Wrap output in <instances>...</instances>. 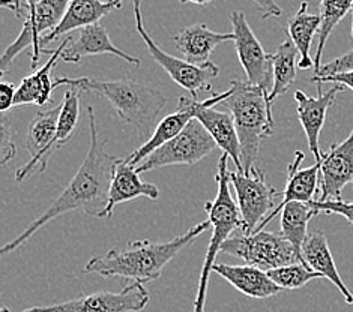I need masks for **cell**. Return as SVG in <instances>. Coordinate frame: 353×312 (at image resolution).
Returning a JSON list of instances; mask_svg holds the SVG:
<instances>
[{
    "instance_id": "cell-19",
    "label": "cell",
    "mask_w": 353,
    "mask_h": 312,
    "mask_svg": "<svg viewBox=\"0 0 353 312\" xmlns=\"http://www.w3.org/2000/svg\"><path fill=\"white\" fill-rule=\"evenodd\" d=\"M196 104L197 99L190 96H181L176 112L165 116L163 121H159L150 138L146 143H143L137 150H134L125 161L132 167H137L139 164L145 161L152 152L164 146L165 143H169L176 136H179V134L187 128V125L192 119H196Z\"/></svg>"
},
{
    "instance_id": "cell-42",
    "label": "cell",
    "mask_w": 353,
    "mask_h": 312,
    "mask_svg": "<svg viewBox=\"0 0 353 312\" xmlns=\"http://www.w3.org/2000/svg\"><path fill=\"white\" fill-rule=\"evenodd\" d=\"M179 2H182V0H179Z\"/></svg>"
},
{
    "instance_id": "cell-17",
    "label": "cell",
    "mask_w": 353,
    "mask_h": 312,
    "mask_svg": "<svg viewBox=\"0 0 353 312\" xmlns=\"http://www.w3.org/2000/svg\"><path fill=\"white\" fill-rule=\"evenodd\" d=\"M304 159L305 155L302 154V152H295V158H293L292 164H289L288 167V183H285V188L283 191V200L280 201V205H276L272 212L260 222L254 233L263 231L265 227L272 221L276 214H280L289 203H293V201H298V203H311V201H314V196L319 187V174H321L322 158L316 161L314 165H311L308 168H301V164Z\"/></svg>"
},
{
    "instance_id": "cell-34",
    "label": "cell",
    "mask_w": 353,
    "mask_h": 312,
    "mask_svg": "<svg viewBox=\"0 0 353 312\" xmlns=\"http://www.w3.org/2000/svg\"><path fill=\"white\" fill-rule=\"evenodd\" d=\"M311 83L316 84H325V83H332V84H340V86L350 89L353 92V70L347 72L330 75V77H311Z\"/></svg>"
},
{
    "instance_id": "cell-5",
    "label": "cell",
    "mask_w": 353,
    "mask_h": 312,
    "mask_svg": "<svg viewBox=\"0 0 353 312\" xmlns=\"http://www.w3.org/2000/svg\"><path fill=\"white\" fill-rule=\"evenodd\" d=\"M227 159H229V156L225 154H223L220 159H218V171L215 174V180L218 185L216 197L215 200L208 201L205 205L208 219L211 221L212 227V236L211 240H209L203 267H201L200 272V280L192 312H205L209 278H211V272L215 266L216 256L221 252V245L227 239H230L234 231L243 229L239 206L236 201L233 200L230 192L232 182L230 171L227 170Z\"/></svg>"
},
{
    "instance_id": "cell-10",
    "label": "cell",
    "mask_w": 353,
    "mask_h": 312,
    "mask_svg": "<svg viewBox=\"0 0 353 312\" xmlns=\"http://www.w3.org/2000/svg\"><path fill=\"white\" fill-rule=\"evenodd\" d=\"M230 182L238 196V206L243 221L242 231L253 234L265 215L276 207L279 191L268 183L266 173L254 167L248 174L230 171Z\"/></svg>"
},
{
    "instance_id": "cell-1",
    "label": "cell",
    "mask_w": 353,
    "mask_h": 312,
    "mask_svg": "<svg viewBox=\"0 0 353 312\" xmlns=\"http://www.w3.org/2000/svg\"><path fill=\"white\" fill-rule=\"evenodd\" d=\"M88 116L90 128V145L88 155L83 159L77 173H75L68 183V187L47 207L43 215L38 216L14 240L3 245L2 254H10V252L20 248L24 242H28L46 224L65 214L81 210L86 215L95 218H99V215L103 214L108 201V191H110L114 168L117 163L121 161V158L113 156L105 152L107 140L101 141L98 137L97 121L92 107H88Z\"/></svg>"
},
{
    "instance_id": "cell-20",
    "label": "cell",
    "mask_w": 353,
    "mask_h": 312,
    "mask_svg": "<svg viewBox=\"0 0 353 312\" xmlns=\"http://www.w3.org/2000/svg\"><path fill=\"white\" fill-rule=\"evenodd\" d=\"M122 8V0H71L68 11H66L62 23L48 35L41 39V48L66 35L72 30H80L83 28L99 23L103 17L108 15L114 10Z\"/></svg>"
},
{
    "instance_id": "cell-18",
    "label": "cell",
    "mask_w": 353,
    "mask_h": 312,
    "mask_svg": "<svg viewBox=\"0 0 353 312\" xmlns=\"http://www.w3.org/2000/svg\"><path fill=\"white\" fill-rule=\"evenodd\" d=\"M99 54H112L132 66H140V59L116 47L107 29L99 23L80 29L77 38L63 48L61 59L66 63H80L85 57Z\"/></svg>"
},
{
    "instance_id": "cell-7",
    "label": "cell",
    "mask_w": 353,
    "mask_h": 312,
    "mask_svg": "<svg viewBox=\"0 0 353 312\" xmlns=\"http://www.w3.org/2000/svg\"><path fill=\"white\" fill-rule=\"evenodd\" d=\"M132 11L134 19H136V29L141 39L145 41L149 54L152 56L154 61L161 66V68L170 75V79L178 84V86L188 90L191 98L199 101L200 90H211V83L220 75V68L212 62L205 65H192L185 61V59L174 57L167 54L164 50L159 47L157 42L149 35V32L145 28L141 14V0H132Z\"/></svg>"
},
{
    "instance_id": "cell-24",
    "label": "cell",
    "mask_w": 353,
    "mask_h": 312,
    "mask_svg": "<svg viewBox=\"0 0 353 312\" xmlns=\"http://www.w3.org/2000/svg\"><path fill=\"white\" fill-rule=\"evenodd\" d=\"M71 42V38H66L61 45H59L52 53L50 61L43 68L32 72L28 77H24L21 83L17 86L14 107L20 105H37L43 108L52 99L53 90L56 89L54 80H52V71L54 65L61 61L63 48Z\"/></svg>"
},
{
    "instance_id": "cell-15",
    "label": "cell",
    "mask_w": 353,
    "mask_h": 312,
    "mask_svg": "<svg viewBox=\"0 0 353 312\" xmlns=\"http://www.w3.org/2000/svg\"><path fill=\"white\" fill-rule=\"evenodd\" d=\"M321 198L319 201L341 200V191L353 182V131L350 136L322 152Z\"/></svg>"
},
{
    "instance_id": "cell-40",
    "label": "cell",
    "mask_w": 353,
    "mask_h": 312,
    "mask_svg": "<svg viewBox=\"0 0 353 312\" xmlns=\"http://www.w3.org/2000/svg\"><path fill=\"white\" fill-rule=\"evenodd\" d=\"M352 19H353V8H352ZM350 44L353 47V20H352V30H350Z\"/></svg>"
},
{
    "instance_id": "cell-27",
    "label": "cell",
    "mask_w": 353,
    "mask_h": 312,
    "mask_svg": "<svg viewBox=\"0 0 353 312\" xmlns=\"http://www.w3.org/2000/svg\"><path fill=\"white\" fill-rule=\"evenodd\" d=\"M299 63V52L288 38L281 42L272 57V71H274V86L269 94V103L274 104L276 98L284 95L296 80V71Z\"/></svg>"
},
{
    "instance_id": "cell-11",
    "label": "cell",
    "mask_w": 353,
    "mask_h": 312,
    "mask_svg": "<svg viewBox=\"0 0 353 312\" xmlns=\"http://www.w3.org/2000/svg\"><path fill=\"white\" fill-rule=\"evenodd\" d=\"M149 303V293L145 284L132 282L123 290L97 291L81 294L68 302L54 303L48 306H33L23 312H139Z\"/></svg>"
},
{
    "instance_id": "cell-41",
    "label": "cell",
    "mask_w": 353,
    "mask_h": 312,
    "mask_svg": "<svg viewBox=\"0 0 353 312\" xmlns=\"http://www.w3.org/2000/svg\"><path fill=\"white\" fill-rule=\"evenodd\" d=\"M3 312H10V311H8V309H3Z\"/></svg>"
},
{
    "instance_id": "cell-37",
    "label": "cell",
    "mask_w": 353,
    "mask_h": 312,
    "mask_svg": "<svg viewBox=\"0 0 353 312\" xmlns=\"http://www.w3.org/2000/svg\"><path fill=\"white\" fill-rule=\"evenodd\" d=\"M2 6L12 11L17 17L23 15V0H2Z\"/></svg>"
},
{
    "instance_id": "cell-23",
    "label": "cell",
    "mask_w": 353,
    "mask_h": 312,
    "mask_svg": "<svg viewBox=\"0 0 353 312\" xmlns=\"http://www.w3.org/2000/svg\"><path fill=\"white\" fill-rule=\"evenodd\" d=\"M212 272L251 299H269L283 291L265 271L250 264L232 266L220 263L214 266Z\"/></svg>"
},
{
    "instance_id": "cell-21",
    "label": "cell",
    "mask_w": 353,
    "mask_h": 312,
    "mask_svg": "<svg viewBox=\"0 0 353 312\" xmlns=\"http://www.w3.org/2000/svg\"><path fill=\"white\" fill-rule=\"evenodd\" d=\"M139 197L157 200L159 197V189L152 183L143 182L136 167L130 165L125 159H121L114 168L107 206L99 218H112L113 210L117 205L127 203V201Z\"/></svg>"
},
{
    "instance_id": "cell-28",
    "label": "cell",
    "mask_w": 353,
    "mask_h": 312,
    "mask_svg": "<svg viewBox=\"0 0 353 312\" xmlns=\"http://www.w3.org/2000/svg\"><path fill=\"white\" fill-rule=\"evenodd\" d=\"M317 215L321 214L310 203H298V201L289 203L281 210V233L292 243L301 258L302 245L308 236V224Z\"/></svg>"
},
{
    "instance_id": "cell-30",
    "label": "cell",
    "mask_w": 353,
    "mask_h": 312,
    "mask_svg": "<svg viewBox=\"0 0 353 312\" xmlns=\"http://www.w3.org/2000/svg\"><path fill=\"white\" fill-rule=\"evenodd\" d=\"M266 273L281 290H298L305 287L308 282L322 278V275L313 272L304 263H295L272 269V271H268Z\"/></svg>"
},
{
    "instance_id": "cell-9",
    "label": "cell",
    "mask_w": 353,
    "mask_h": 312,
    "mask_svg": "<svg viewBox=\"0 0 353 312\" xmlns=\"http://www.w3.org/2000/svg\"><path fill=\"white\" fill-rule=\"evenodd\" d=\"M215 147L216 143L211 134L197 119H192L179 136L152 152L136 170L143 174L167 165H196L211 155Z\"/></svg>"
},
{
    "instance_id": "cell-22",
    "label": "cell",
    "mask_w": 353,
    "mask_h": 312,
    "mask_svg": "<svg viewBox=\"0 0 353 312\" xmlns=\"http://www.w3.org/2000/svg\"><path fill=\"white\" fill-rule=\"evenodd\" d=\"M174 45L178 52L183 56L187 62L192 65H205L214 50L227 41L234 42V35L232 33H218L209 29L206 24L199 23L194 26L187 28L176 33L173 37Z\"/></svg>"
},
{
    "instance_id": "cell-8",
    "label": "cell",
    "mask_w": 353,
    "mask_h": 312,
    "mask_svg": "<svg viewBox=\"0 0 353 312\" xmlns=\"http://www.w3.org/2000/svg\"><path fill=\"white\" fill-rule=\"evenodd\" d=\"M70 3L71 0H43L35 6V10L28 12L20 35L5 50L2 59H0V74L3 75L15 61V57L29 47L33 50L30 66L32 70L37 68L39 56L43 53L41 39L52 33L62 23Z\"/></svg>"
},
{
    "instance_id": "cell-26",
    "label": "cell",
    "mask_w": 353,
    "mask_h": 312,
    "mask_svg": "<svg viewBox=\"0 0 353 312\" xmlns=\"http://www.w3.org/2000/svg\"><path fill=\"white\" fill-rule=\"evenodd\" d=\"M321 14L308 12L307 2L301 3L299 10L289 19L285 33H288V37L292 39V42L295 44L299 52V70L314 68V59L310 56V52L316 33L321 32Z\"/></svg>"
},
{
    "instance_id": "cell-38",
    "label": "cell",
    "mask_w": 353,
    "mask_h": 312,
    "mask_svg": "<svg viewBox=\"0 0 353 312\" xmlns=\"http://www.w3.org/2000/svg\"><path fill=\"white\" fill-rule=\"evenodd\" d=\"M39 2H43V0H24V5H26V8H28V12L32 11V10H35V6Z\"/></svg>"
},
{
    "instance_id": "cell-25",
    "label": "cell",
    "mask_w": 353,
    "mask_h": 312,
    "mask_svg": "<svg viewBox=\"0 0 353 312\" xmlns=\"http://www.w3.org/2000/svg\"><path fill=\"white\" fill-rule=\"evenodd\" d=\"M302 258L311 271L322 275V278H326L337 287L347 305H353V294L341 280L327 239L322 231H313L307 236L304 245H302Z\"/></svg>"
},
{
    "instance_id": "cell-12",
    "label": "cell",
    "mask_w": 353,
    "mask_h": 312,
    "mask_svg": "<svg viewBox=\"0 0 353 312\" xmlns=\"http://www.w3.org/2000/svg\"><path fill=\"white\" fill-rule=\"evenodd\" d=\"M230 23L234 35V48H236L239 63L247 74V81L265 90L269 95L274 86V54L265 52L242 11H233L230 14Z\"/></svg>"
},
{
    "instance_id": "cell-32",
    "label": "cell",
    "mask_w": 353,
    "mask_h": 312,
    "mask_svg": "<svg viewBox=\"0 0 353 312\" xmlns=\"http://www.w3.org/2000/svg\"><path fill=\"white\" fill-rule=\"evenodd\" d=\"M2 128H0V165L5 167L17 155L15 143L12 141L11 126L8 123V117L2 113Z\"/></svg>"
},
{
    "instance_id": "cell-39",
    "label": "cell",
    "mask_w": 353,
    "mask_h": 312,
    "mask_svg": "<svg viewBox=\"0 0 353 312\" xmlns=\"http://www.w3.org/2000/svg\"><path fill=\"white\" fill-rule=\"evenodd\" d=\"M194 3V5H209L212 3L214 0H182V3Z\"/></svg>"
},
{
    "instance_id": "cell-4",
    "label": "cell",
    "mask_w": 353,
    "mask_h": 312,
    "mask_svg": "<svg viewBox=\"0 0 353 312\" xmlns=\"http://www.w3.org/2000/svg\"><path fill=\"white\" fill-rule=\"evenodd\" d=\"M230 84V96L223 105L233 116L241 143L242 171L248 174L256 167L262 141L274 132L272 104L265 90L248 81L233 80Z\"/></svg>"
},
{
    "instance_id": "cell-36",
    "label": "cell",
    "mask_w": 353,
    "mask_h": 312,
    "mask_svg": "<svg viewBox=\"0 0 353 312\" xmlns=\"http://www.w3.org/2000/svg\"><path fill=\"white\" fill-rule=\"evenodd\" d=\"M250 2L256 5L263 20L271 19V17H281L283 14L281 8L276 5L275 0H250Z\"/></svg>"
},
{
    "instance_id": "cell-31",
    "label": "cell",
    "mask_w": 353,
    "mask_h": 312,
    "mask_svg": "<svg viewBox=\"0 0 353 312\" xmlns=\"http://www.w3.org/2000/svg\"><path fill=\"white\" fill-rule=\"evenodd\" d=\"M319 214H337L353 225V200L352 201H343V200H327V201H319L314 200L310 203Z\"/></svg>"
},
{
    "instance_id": "cell-2",
    "label": "cell",
    "mask_w": 353,
    "mask_h": 312,
    "mask_svg": "<svg viewBox=\"0 0 353 312\" xmlns=\"http://www.w3.org/2000/svg\"><path fill=\"white\" fill-rule=\"evenodd\" d=\"M209 227H211V221L205 219L187 233L169 242H130L127 247L114 248L105 254L90 258L83 269V273H95L103 278L121 276L140 284L155 281L161 276L164 267Z\"/></svg>"
},
{
    "instance_id": "cell-3",
    "label": "cell",
    "mask_w": 353,
    "mask_h": 312,
    "mask_svg": "<svg viewBox=\"0 0 353 312\" xmlns=\"http://www.w3.org/2000/svg\"><path fill=\"white\" fill-rule=\"evenodd\" d=\"M56 87L70 86L81 92H92L107 99L119 119L125 125H132L137 131L139 140L146 143L152 136L167 104V96L157 87L148 86L131 79L97 80L90 77L54 79Z\"/></svg>"
},
{
    "instance_id": "cell-13",
    "label": "cell",
    "mask_w": 353,
    "mask_h": 312,
    "mask_svg": "<svg viewBox=\"0 0 353 312\" xmlns=\"http://www.w3.org/2000/svg\"><path fill=\"white\" fill-rule=\"evenodd\" d=\"M62 107L63 103L54 105L53 108H43L33 117V121L28 128L26 141H24L32 158L28 164H24L17 170V182H23L32 174L46 171L48 159L57 152L54 141Z\"/></svg>"
},
{
    "instance_id": "cell-35",
    "label": "cell",
    "mask_w": 353,
    "mask_h": 312,
    "mask_svg": "<svg viewBox=\"0 0 353 312\" xmlns=\"http://www.w3.org/2000/svg\"><path fill=\"white\" fill-rule=\"evenodd\" d=\"M17 87L12 83H0V112L6 113L14 107Z\"/></svg>"
},
{
    "instance_id": "cell-14",
    "label": "cell",
    "mask_w": 353,
    "mask_h": 312,
    "mask_svg": "<svg viewBox=\"0 0 353 312\" xmlns=\"http://www.w3.org/2000/svg\"><path fill=\"white\" fill-rule=\"evenodd\" d=\"M229 96L230 89H227L225 92L215 94L205 101H197L196 119L211 134V137L215 140L216 146L223 150V154L232 159L238 171L243 173L241 161V143L233 116L215 108L218 104H223V101Z\"/></svg>"
},
{
    "instance_id": "cell-6",
    "label": "cell",
    "mask_w": 353,
    "mask_h": 312,
    "mask_svg": "<svg viewBox=\"0 0 353 312\" xmlns=\"http://www.w3.org/2000/svg\"><path fill=\"white\" fill-rule=\"evenodd\" d=\"M221 252L241 258L247 264L262 269L265 272L283 266L304 263L281 231L263 230L254 234H245L239 230L221 245Z\"/></svg>"
},
{
    "instance_id": "cell-29",
    "label": "cell",
    "mask_w": 353,
    "mask_h": 312,
    "mask_svg": "<svg viewBox=\"0 0 353 312\" xmlns=\"http://www.w3.org/2000/svg\"><path fill=\"white\" fill-rule=\"evenodd\" d=\"M353 0H321V14L322 26L321 32H319V44L314 56V72L321 70L322 66V56L323 50L327 42V38L331 37L332 30L337 28V24L346 17L349 12H352Z\"/></svg>"
},
{
    "instance_id": "cell-16",
    "label": "cell",
    "mask_w": 353,
    "mask_h": 312,
    "mask_svg": "<svg viewBox=\"0 0 353 312\" xmlns=\"http://www.w3.org/2000/svg\"><path fill=\"white\" fill-rule=\"evenodd\" d=\"M344 89L346 87L340 86V84H334L330 90L323 94L322 84H317V96H308L305 92L302 90L295 92L299 122L302 125V128H304L310 152L316 158V161L322 158V152L321 147H319V138H321V132L326 121L327 110L332 107V104L335 103V98H337V95L341 94Z\"/></svg>"
},
{
    "instance_id": "cell-33",
    "label": "cell",
    "mask_w": 353,
    "mask_h": 312,
    "mask_svg": "<svg viewBox=\"0 0 353 312\" xmlns=\"http://www.w3.org/2000/svg\"><path fill=\"white\" fill-rule=\"evenodd\" d=\"M352 70H353V50H350V52L346 54L334 59L331 62L322 65L321 70L314 72V77H330V75L347 72Z\"/></svg>"
}]
</instances>
